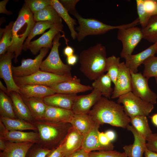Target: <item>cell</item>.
Wrapping results in <instances>:
<instances>
[{"label":"cell","mask_w":157,"mask_h":157,"mask_svg":"<svg viewBox=\"0 0 157 157\" xmlns=\"http://www.w3.org/2000/svg\"><path fill=\"white\" fill-rule=\"evenodd\" d=\"M88 114L100 125L108 124L125 129L130 123V118L125 113L123 106L104 97H102Z\"/></svg>","instance_id":"6da1fadb"},{"label":"cell","mask_w":157,"mask_h":157,"mask_svg":"<svg viewBox=\"0 0 157 157\" xmlns=\"http://www.w3.org/2000/svg\"><path fill=\"white\" fill-rule=\"evenodd\" d=\"M106 51L101 43L82 51L80 54V70L89 80H94L106 72Z\"/></svg>","instance_id":"7a4b0ae2"},{"label":"cell","mask_w":157,"mask_h":157,"mask_svg":"<svg viewBox=\"0 0 157 157\" xmlns=\"http://www.w3.org/2000/svg\"><path fill=\"white\" fill-rule=\"evenodd\" d=\"M35 23L33 14L24 3L14 22L12 29V43L7 51L14 53L15 63L18 62V58L23 50L24 41L30 35Z\"/></svg>","instance_id":"3957f363"},{"label":"cell","mask_w":157,"mask_h":157,"mask_svg":"<svg viewBox=\"0 0 157 157\" xmlns=\"http://www.w3.org/2000/svg\"><path fill=\"white\" fill-rule=\"evenodd\" d=\"M39 135L38 144L42 147L53 149L58 147L72 125L69 123H59L46 120H35Z\"/></svg>","instance_id":"277c9868"},{"label":"cell","mask_w":157,"mask_h":157,"mask_svg":"<svg viewBox=\"0 0 157 157\" xmlns=\"http://www.w3.org/2000/svg\"><path fill=\"white\" fill-rule=\"evenodd\" d=\"M72 14L76 18L78 24L75 30L77 33L76 38L79 42L88 35H102L112 30L128 28L136 26L139 24L138 20L136 19L128 24L113 26L95 19L83 18L77 11Z\"/></svg>","instance_id":"5b68a950"},{"label":"cell","mask_w":157,"mask_h":157,"mask_svg":"<svg viewBox=\"0 0 157 157\" xmlns=\"http://www.w3.org/2000/svg\"><path fill=\"white\" fill-rule=\"evenodd\" d=\"M19 87L26 85H38L50 87L59 83L70 81L80 82V79L72 75H59L40 69L30 75L23 77H13Z\"/></svg>","instance_id":"8992f818"},{"label":"cell","mask_w":157,"mask_h":157,"mask_svg":"<svg viewBox=\"0 0 157 157\" xmlns=\"http://www.w3.org/2000/svg\"><path fill=\"white\" fill-rule=\"evenodd\" d=\"M61 37L60 32L56 35L50 53L46 59L42 61L40 69L59 75H71V67L63 63L59 56L58 48L61 45L59 40Z\"/></svg>","instance_id":"52a82bcc"},{"label":"cell","mask_w":157,"mask_h":157,"mask_svg":"<svg viewBox=\"0 0 157 157\" xmlns=\"http://www.w3.org/2000/svg\"><path fill=\"white\" fill-rule=\"evenodd\" d=\"M117 103L123 104L125 113L130 118L139 116H147L154 108L153 104L143 100L132 92L119 97Z\"/></svg>","instance_id":"ba28073f"},{"label":"cell","mask_w":157,"mask_h":157,"mask_svg":"<svg viewBox=\"0 0 157 157\" xmlns=\"http://www.w3.org/2000/svg\"><path fill=\"white\" fill-rule=\"evenodd\" d=\"M142 38L141 29L136 26L118 29L117 39L122 42V45L121 57L124 58L132 54Z\"/></svg>","instance_id":"9c48e42d"},{"label":"cell","mask_w":157,"mask_h":157,"mask_svg":"<svg viewBox=\"0 0 157 157\" xmlns=\"http://www.w3.org/2000/svg\"><path fill=\"white\" fill-rule=\"evenodd\" d=\"M132 77V92L143 100L153 105L157 102L156 94L150 88L149 79L141 73H134L131 71Z\"/></svg>","instance_id":"30bf717a"},{"label":"cell","mask_w":157,"mask_h":157,"mask_svg":"<svg viewBox=\"0 0 157 157\" xmlns=\"http://www.w3.org/2000/svg\"><path fill=\"white\" fill-rule=\"evenodd\" d=\"M49 50L48 48H42L40 50L39 54L34 59L23 58L20 66L15 67L12 65L13 77L26 76L39 70L42 60L48 52Z\"/></svg>","instance_id":"8fae6325"},{"label":"cell","mask_w":157,"mask_h":157,"mask_svg":"<svg viewBox=\"0 0 157 157\" xmlns=\"http://www.w3.org/2000/svg\"><path fill=\"white\" fill-rule=\"evenodd\" d=\"M0 77L3 79L8 89V95L15 91L19 93V87L14 80L12 71V60L15 58L14 53L7 51L0 56Z\"/></svg>","instance_id":"7c38bea8"},{"label":"cell","mask_w":157,"mask_h":157,"mask_svg":"<svg viewBox=\"0 0 157 157\" xmlns=\"http://www.w3.org/2000/svg\"><path fill=\"white\" fill-rule=\"evenodd\" d=\"M111 96L112 99L132 92V77L130 70L124 62L120 63L117 77Z\"/></svg>","instance_id":"4fadbf2b"},{"label":"cell","mask_w":157,"mask_h":157,"mask_svg":"<svg viewBox=\"0 0 157 157\" xmlns=\"http://www.w3.org/2000/svg\"><path fill=\"white\" fill-rule=\"evenodd\" d=\"M102 94L97 89H93L90 94L77 96L72 110L75 114H88L94 106L102 97Z\"/></svg>","instance_id":"5bb4252c"},{"label":"cell","mask_w":157,"mask_h":157,"mask_svg":"<svg viewBox=\"0 0 157 157\" xmlns=\"http://www.w3.org/2000/svg\"><path fill=\"white\" fill-rule=\"evenodd\" d=\"M84 137L83 135L72 126L60 144L62 157H67L81 148Z\"/></svg>","instance_id":"9a60e30c"},{"label":"cell","mask_w":157,"mask_h":157,"mask_svg":"<svg viewBox=\"0 0 157 157\" xmlns=\"http://www.w3.org/2000/svg\"><path fill=\"white\" fill-rule=\"evenodd\" d=\"M0 138L6 141L23 142H30L38 143L39 137L38 133L22 131L8 130L0 121Z\"/></svg>","instance_id":"2e32d148"},{"label":"cell","mask_w":157,"mask_h":157,"mask_svg":"<svg viewBox=\"0 0 157 157\" xmlns=\"http://www.w3.org/2000/svg\"><path fill=\"white\" fill-rule=\"evenodd\" d=\"M63 27L62 24L57 25L50 28L48 31L44 33L39 38L31 41L28 45V49H29L33 54L36 55L42 48L51 49L55 37L58 33L63 32Z\"/></svg>","instance_id":"e0dca14e"},{"label":"cell","mask_w":157,"mask_h":157,"mask_svg":"<svg viewBox=\"0 0 157 157\" xmlns=\"http://www.w3.org/2000/svg\"><path fill=\"white\" fill-rule=\"evenodd\" d=\"M157 53V42L136 54H131L126 56L124 58L125 65L131 71L134 73H137L138 67L148 58L154 56Z\"/></svg>","instance_id":"ac0fdd59"},{"label":"cell","mask_w":157,"mask_h":157,"mask_svg":"<svg viewBox=\"0 0 157 157\" xmlns=\"http://www.w3.org/2000/svg\"><path fill=\"white\" fill-rule=\"evenodd\" d=\"M100 126L95 122L90 130L84 136L81 148L88 153L94 151L113 150L100 143L98 138Z\"/></svg>","instance_id":"d6986e66"},{"label":"cell","mask_w":157,"mask_h":157,"mask_svg":"<svg viewBox=\"0 0 157 157\" xmlns=\"http://www.w3.org/2000/svg\"><path fill=\"white\" fill-rule=\"evenodd\" d=\"M126 129L133 133L134 141L132 144L126 145L123 147L124 152L128 157H143L147 148L146 140L132 125H129Z\"/></svg>","instance_id":"ffe728a7"},{"label":"cell","mask_w":157,"mask_h":157,"mask_svg":"<svg viewBox=\"0 0 157 157\" xmlns=\"http://www.w3.org/2000/svg\"><path fill=\"white\" fill-rule=\"evenodd\" d=\"M76 94L56 93L43 98L48 106L72 110Z\"/></svg>","instance_id":"44dd1931"},{"label":"cell","mask_w":157,"mask_h":157,"mask_svg":"<svg viewBox=\"0 0 157 157\" xmlns=\"http://www.w3.org/2000/svg\"><path fill=\"white\" fill-rule=\"evenodd\" d=\"M34 143L30 142H17L5 141L4 150L0 152V157H26Z\"/></svg>","instance_id":"7402d4cb"},{"label":"cell","mask_w":157,"mask_h":157,"mask_svg":"<svg viewBox=\"0 0 157 157\" xmlns=\"http://www.w3.org/2000/svg\"><path fill=\"white\" fill-rule=\"evenodd\" d=\"M9 96L12 100L17 117L33 123L34 119L20 94L16 91H12L10 92Z\"/></svg>","instance_id":"603a6c76"},{"label":"cell","mask_w":157,"mask_h":157,"mask_svg":"<svg viewBox=\"0 0 157 157\" xmlns=\"http://www.w3.org/2000/svg\"><path fill=\"white\" fill-rule=\"evenodd\" d=\"M19 87V93L23 97L43 98L56 93L51 87L38 85H26Z\"/></svg>","instance_id":"cb8c5ba5"},{"label":"cell","mask_w":157,"mask_h":157,"mask_svg":"<svg viewBox=\"0 0 157 157\" xmlns=\"http://www.w3.org/2000/svg\"><path fill=\"white\" fill-rule=\"evenodd\" d=\"M74 113L72 110L47 106L42 120L59 123H69Z\"/></svg>","instance_id":"d4e9b609"},{"label":"cell","mask_w":157,"mask_h":157,"mask_svg":"<svg viewBox=\"0 0 157 157\" xmlns=\"http://www.w3.org/2000/svg\"><path fill=\"white\" fill-rule=\"evenodd\" d=\"M49 87L55 90L56 93L65 94H76L93 89L92 86L83 85L80 82L74 81L61 82Z\"/></svg>","instance_id":"484cf974"},{"label":"cell","mask_w":157,"mask_h":157,"mask_svg":"<svg viewBox=\"0 0 157 157\" xmlns=\"http://www.w3.org/2000/svg\"><path fill=\"white\" fill-rule=\"evenodd\" d=\"M22 97L28 108L34 120H42L47 106L44 101L43 98Z\"/></svg>","instance_id":"4316f807"},{"label":"cell","mask_w":157,"mask_h":157,"mask_svg":"<svg viewBox=\"0 0 157 157\" xmlns=\"http://www.w3.org/2000/svg\"><path fill=\"white\" fill-rule=\"evenodd\" d=\"M95 122L88 114H74L69 122L73 127L84 136L90 130Z\"/></svg>","instance_id":"83f0119b"},{"label":"cell","mask_w":157,"mask_h":157,"mask_svg":"<svg viewBox=\"0 0 157 157\" xmlns=\"http://www.w3.org/2000/svg\"><path fill=\"white\" fill-rule=\"evenodd\" d=\"M0 121L6 129L9 131H38L36 127L33 124L19 118L13 119L0 116Z\"/></svg>","instance_id":"f1b7e54d"},{"label":"cell","mask_w":157,"mask_h":157,"mask_svg":"<svg viewBox=\"0 0 157 157\" xmlns=\"http://www.w3.org/2000/svg\"><path fill=\"white\" fill-rule=\"evenodd\" d=\"M51 5L67 25L72 39H75L76 38L77 34L74 27L77 24L76 20L70 16L69 13L63 7L59 0H51Z\"/></svg>","instance_id":"f546056e"},{"label":"cell","mask_w":157,"mask_h":157,"mask_svg":"<svg viewBox=\"0 0 157 157\" xmlns=\"http://www.w3.org/2000/svg\"><path fill=\"white\" fill-rule=\"evenodd\" d=\"M33 17L35 22L49 21L57 25L62 24V18L51 5L34 13Z\"/></svg>","instance_id":"4dcf8cb0"},{"label":"cell","mask_w":157,"mask_h":157,"mask_svg":"<svg viewBox=\"0 0 157 157\" xmlns=\"http://www.w3.org/2000/svg\"><path fill=\"white\" fill-rule=\"evenodd\" d=\"M112 81L108 74H104L94 80L92 83L93 89H97L104 97L110 99L113 91Z\"/></svg>","instance_id":"1f68e13d"},{"label":"cell","mask_w":157,"mask_h":157,"mask_svg":"<svg viewBox=\"0 0 157 157\" xmlns=\"http://www.w3.org/2000/svg\"><path fill=\"white\" fill-rule=\"evenodd\" d=\"M130 118V123L135 129L146 140L153 134L147 116H139Z\"/></svg>","instance_id":"d6a6232c"},{"label":"cell","mask_w":157,"mask_h":157,"mask_svg":"<svg viewBox=\"0 0 157 157\" xmlns=\"http://www.w3.org/2000/svg\"><path fill=\"white\" fill-rule=\"evenodd\" d=\"M14 22H10L4 28H0V56L5 53L13 41V27Z\"/></svg>","instance_id":"836d02e7"},{"label":"cell","mask_w":157,"mask_h":157,"mask_svg":"<svg viewBox=\"0 0 157 157\" xmlns=\"http://www.w3.org/2000/svg\"><path fill=\"white\" fill-rule=\"evenodd\" d=\"M143 38L153 44L157 42V15L151 16L147 25L141 28Z\"/></svg>","instance_id":"e575fe53"},{"label":"cell","mask_w":157,"mask_h":157,"mask_svg":"<svg viewBox=\"0 0 157 157\" xmlns=\"http://www.w3.org/2000/svg\"><path fill=\"white\" fill-rule=\"evenodd\" d=\"M57 25L54 23L49 21H39L35 22L31 31L23 44L22 50L26 51L31 40L36 35L43 33L48 28Z\"/></svg>","instance_id":"d590c367"},{"label":"cell","mask_w":157,"mask_h":157,"mask_svg":"<svg viewBox=\"0 0 157 157\" xmlns=\"http://www.w3.org/2000/svg\"><path fill=\"white\" fill-rule=\"evenodd\" d=\"M0 114L1 116L10 118H17L10 97L1 90Z\"/></svg>","instance_id":"8d00e7d4"},{"label":"cell","mask_w":157,"mask_h":157,"mask_svg":"<svg viewBox=\"0 0 157 157\" xmlns=\"http://www.w3.org/2000/svg\"><path fill=\"white\" fill-rule=\"evenodd\" d=\"M120 58L113 55L107 58L106 71L115 85L118 74Z\"/></svg>","instance_id":"74e56055"},{"label":"cell","mask_w":157,"mask_h":157,"mask_svg":"<svg viewBox=\"0 0 157 157\" xmlns=\"http://www.w3.org/2000/svg\"><path fill=\"white\" fill-rule=\"evenodd\" d=\"M144 68L143 76L149 79L152 77H157V56L149 57L143 63Z\"/></svg>","instance_id":"f35d334b"},{"label":"cell","mask_w":157,"mask_h":157,"mask_svg":"<svg viewBox=\"0 0 157 157\" xmlns=\"http://www.w3.org/2000/svg\"><path fill=\"white\" fill-rule=\"evenodd\" d=\"M24 2L33 14L51 5V0H25Z\"/></svg>","instance_id":"ab89813d"},{"label":"cell","mask_w":157,"mask_h":157,"mask_svg":"<svg viewBox=\"0 0 157 157\" xmlns=\"http://www.w3.org/2000/svg\"><path fill=\"white\" fill-rule=\"evenodd\" d=\"M137 9L140 24L142 28L144 27L147 24L151 16L146 11L144 4V0H136Z\"/></svg>","instance_id":"60d3db41"},{"label":"cell","mask_w":157,"mask_h":157,"mask_svg":"<svg viewBox=\"0 0 157 157\" xmlns=\"http://www.w3.org/2000/svg\"><path fill=\"white\" fill-rule=\"evenodd\" d=\"M89 157H128L124 152L122 153L116 150H104L92 151Z\"/></svg>","instance_id":"b9f144b4"},{"label":"cell","mask_w":157,"mask_h":157,"mask_svg":"<svg viewBox=\"0 0 157 157\" xmlns=\"http://www.w3.org/2000/svg\"><path fill=\"white\" fill-rule=\"evenodd\" d=\"M32 147L28 151L26 157H47L53 150L43 148L40 145Z\"/></svg>","instance_id":"7bdbcfd3"},{"label":"cell","mask_w":157,"mask_h":157,"mask_svg":"<svg viewBox=\"0 0 157 157\" xmlns=\"http://www.w3.org/2000/svg\"><path fill=\"white\" fill-rule=\"evenodd\" d=\"M59 2L65 9L71 14L76 11L75 7L79 0H59Z\"/></svg>","instance_id":"ee69618b"},{"label":"cell","mask_w":157,"mask_h":157,"mask_svg":"<svg viewBox=\"0 0 157 157\" xmlns=\"http://www.w3.org/2000/svg\"><path fill=\"white\" fill-rule=\"evenodd\" d=\"M144 4L146 12L151 16L153 15L157 8L156 0H144Z\"/></svg>","instance_id":"f6af8a7d"},{"label":"cell","mask_w":157,"mask_h":157,"mask_svg":"<svg viewBox=\"0 0 157 157\" xmlns=\"http://www.w3.org/2000/svg\"><path fill=\"white\" fill-rule=\"evenodd\" d=\"M146 147L153 151L157 152V133H153L146 140Z\"/></svg>","instance_id":"bcb514c9"},{"label":"cell","mask_w":157,"mask_h":157,"mask_svg":"<svg viewBox=\"0 0 157 157\" xmlns=\"http://www.w3.org/2000/svg\"><path fill=\"white\" fill-rule=\"evenodd\" d=\"M98 138L100 144L103 146L109 147L113 150L114 146L107 138L105 133L100 132L98 133Z\"/></svg>","instance_id":"7dc6e473"},{"label":"cell","mask_w":157,"mask_h":157,"mask_svg":"<svg viewBox=\"0 0 157 157\" xmlns=\"http://www.w3.org/2000/svg\"><path fill=\"white\" fill-rule=\"evenodd\" d=\"M89 153L81 148L67 157H89Z\"/></svg>","instance_id":"c3c4849f"},{"label":"cell","mask_w":157,"mask_h":157,"mask_svg":"<svg viewBox=\"0 0 157 157\" xmlns=\"http://www.w3.org/2000/svg\"><path fill=\"white\" fill-rule=\"evenodd\" d=\"M8 0H4L0 2V13H4L8 15L12 14V12L10 11L7 10L6 8L7 3Z\"/></svg>","instance_id":"681fc988"},{"label":"cell","mask_w":157,"mask_h":157,"mask_svg":"<svg viewBox=\"0 0 157 157\" xmlns=\"http://www.w3.org/2000/svg\"><path fill=\"white\" fill-rule=\"evenodd\" d=\"M61 156L62 157V151L61 147L59 145L56 148L53 149L47 157H60Z\"/></svg>","instance_id":"f907efd6"},{"label":"cell","mask_w":157,"mask_h":157,"mask_svg":"<svg viewBox=\"0 0 157 157\" xmlns=\"http://www.w3.org/2000/svg\"><path fill=\"white\" fill-rule=\"evenodd\" d=\"M77 60L78 57L74 54L67 57V63L68 65L70 66L74 65L77 63Z\"/></svg>","instance_id":"816d5d0a"},{"label":"cell","mask_w":157,"mask_h":157,"mask_svg":"<svg viewBox=\"0 0 157 157\" xmlns=\"http://www.w3.org/2000/svg\"><path fill=\"white\" fill-rule=\"evenodd\" d=\"M74 50L72 47L67 45L64 49L63 53L67 57L74 54Z\"/></svg>","instance_id":"f5cc1de1"},{"label":"cell","mask_w":157,"mask_h":157,"mask_svg":"<svg viewBox=\"0 0 157 157\" xmlns=\"http://www.w3.org/2000/svg\"><path fill=\"white\" fill-rule=\"evenodd\" d=\"M145 157H157V152L152 151L146 148L144 153Z\"/></svg>","instance_id":"db71d44e"},{"label":"cell","mask_w":157,"mask_h":157,"mask_svg":"<svg viewBox=\"0 0 157 157\" xmlns=\"http://www.w3.org/2000/svg\"><path fill=\"white\" fill-rule=\"evenodd\" d=\"M109 140L111 142L114 140L116 138V135L115 133L113 131L108 130L105 132Z\"/></svg>","instance_id":"11a10c76"},{"label":"cell","mask_w":157,"mask_h":157,"mask_svg":"<svg viewBox=\"0 0 157 157\" xmlns=\"http://www.w3.org/2000/svg\"><path fill=\"white\" fill-rule=\"evenodd\" d=\"M5 141L2 138H0V149L1 151H3L5 148Z\"/></svg>","instance_id":"9f6ffc18"},{"label":"cell","mask_w":157,"mask_h":157,"mask_svg":"<svg viewBox=\"0 0 157 157\" xmlns=\"http://www.w3.org/2000/svg\"><path fill=\"white\" fill-rule=\"evenodd\" d=\"M151 118L153 124L157 127V113L153 115Z\"/></svg>","instance_id":"6f0895ef"},{"label":"cell","mask_w":157,"mask_h":157,"mask_svg":"<svg viewBox=\"0 0 157 157\" xmlns=\"http://www.w3.org/2000/svg\"><path fill=\"white\" fill-rule=\"evenodd\" d=\"M0 88L1 90L8 95L7 88L4 86L1 81H0Z\"/></svg>","instance_id":"680465c9"},{"label":"cell","mask_w":157,"mask_h":157,"mask_svg":"<svg viewBox=\"0 0 157 157\" xmlns=\"http://www.w3.org/2000/svg\"><path fill=\"white\" fill-rule=\"evenodd\" d=\"M157 15V9H156V10L155 11V12L154 13L153 15Z\"/></svg>","instance_id":"91938a15"},{"label":"cell","mask_w":157,"mask_h":157,"mask_svg":"<svg viewBox=\"0 0 157 157\" xmlns=\"http://www.w3.org/2000/svg\"><path fill=\"white\" fill-rule=\"evenodd\" d=\"M155 79L156 80V82L157 84V77L155 78Z\"/></svg>","instance_id":"94428289"},{"label":"cell","mask_w":157,"mask_h":157,"mask_svg":"<svg viewBox=\"0 0 157 157\" xmlns=\"http://www.w3.org/2000/svg\"><path fill=\"white\" fill-rule=\"evenodd\" d=\"M156 0V1H157V0Z\"/></svg>","instance_id":"6125c7cd"},{"label":"cell","mask_w":157,"mask_h":157,"mask_svg":"<svg viewBox=\"0 0 157 157\" xmlns=\"http://www.w3.org/2000/svg\"><path fill=\"white\" fill-rule=\"evenodd\" d=\"M60 157H62V156Z\"/></svg>","instance_id":"be15d7a7"}]
</instances>
